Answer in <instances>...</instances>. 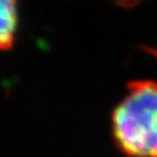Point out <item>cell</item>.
I'll use <instances>...</instances> for the list:
<instances>
[{
  "instance_id": "cell-3",
  "label": "cell",
  "mask_w": 157,
  "mask_h": 157,
  "mask_svg": "<svg viewBox=\"0 0 157 157\" xmlns=\"http://www.w3.org/2000/svg\"><path fill=\"white\" fill-rule=\"evenodd\" d=\"M113 1H115L118 5L122 7H133L134 5L139 4L141 0H113Z\"/></svg>"
},
{
  "instance_id": "cell-2",
  "label": "cell",
  "mask_w": 157,
  "mask_h": 157,
  "mask_svg": "<svg viewBox=\"0 0 157 157\" xmlns=\"http://www.w3.org/2000/svg\"><path fill=\"white\" fill-rule=\"evenodd\" d=\"M0 22V47L4 51L11 50L17 27V0H1Z\"/></svg>"
},
{
  "instance_id": "cell-1",
  "label": "cell",
  "mask_w": 157,
  "mask_h": 157,
  "mask_svg": "<svg viewBox=\"0 0 157 157\" xmlns=\"http://www.w3.org/2000/svg\"><path fill=\"white\" fill-rule=\"evenodd\" d=\"M115 144L127 157H157V82L133 80L112 113Z\"/></svg>"
}]
</instances>
